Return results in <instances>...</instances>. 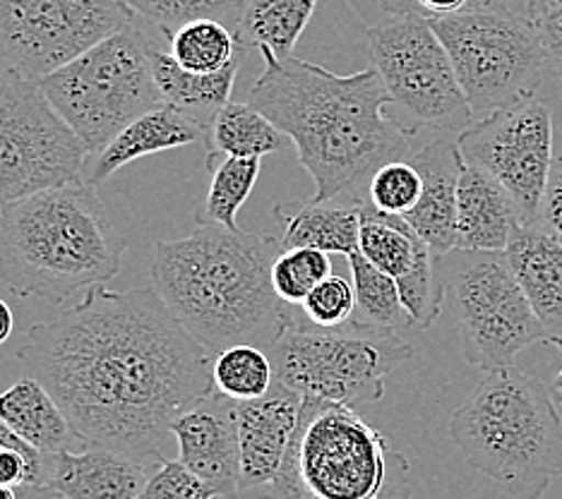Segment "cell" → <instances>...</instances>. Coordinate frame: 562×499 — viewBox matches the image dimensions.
<instances>
[{
	"mask_svg": "<svg viewBox=\"0 0 562 499\" xmlns=\"http://www.w3.org/2000/svg\"><path fill=\"white\" fill-rule=\"evenodd\" d=\"M485 3H495V0H476L474 8H476V5H485ZM509 3H517V5H521L519 0H509ZM380 8L385 10L390 18H406V12H408V0H380ZM521 8H524V5H521Z\"/></svg>",
	"mask_w": 562,
	"mask_h": 499,
	"instance_id": "obj_40",
	"label": "cell"
},
{
	"mask_svg": "<svg viewBox=\"0 0 562 499\" xmlns=\"http://www.w3.org/2000/svg\"><path fill=\"white\" fill-rule=\"evenodd\" d=\"M331 274V260L323 250L291 248L281 250L272 264V288L281 303L303 305Z\"/></svg>",
	"mask_w": 562,
	"mask_h": 499,
	"instance_id": "obj_33",
	"label": "cell"
},
{
	"mask_svg": "<svg viewBox=\"0 0 562 499\" xmlns=\"http://www.w3.org/2000/svg\"><path fill=\"white\" fill-rule=\"evenodd\" d=\"M450 434L471 468L513 499H539L562 473V418L548 384L517 367L485 373Z\"/></svg>",
	"mask_w": 562,
	"mask_h": 499,
	"instance_id": "obj_5",
	"label": "cell"
},
{
	"mask_svg": "<svg viewBox=\"0 0 562 499\" xmlns=\"http://www.w3.org/2000/svg\"><path fill=\"white\" fill-rule=\"evenodd\" d=\"M265 499H277V497H265Z\"/></svg>",
	"mask_w": 562,
	"mask_h": 499,
	"instance_id": "obj_43",
	"label": "cell"
},
{
	"mask_svg": "<svg viewBox=\"0 0 562 499\" xmlns=\"http://www.w3.org/2000/svg\"><path fill=\"white\" fill-rule=\"evenodd\" d=\"M536 224L562 240V151H555L553 169L551 175H548V185L541 200L539 222Z\"/></svg>",
	"mask_w": 562,
	"mask_h": 499,
	"instance_id": "obj_37",
	"label": "cell"
},
{
	"mask_svg": "<svg viewBox=\"0 0 562 499\" xmlns=\"http://www.w3.org/2000/svg\"><path fill=\"white\" fill-rule=\"evenodd\" d=\"M265 70L248 104L265 113L299 151L315 181L313 202H368L380 166L404 159L412 135L385 113L392 104L375 68L337 75L296 56L260 48Z\"/></svg>",
	"mask_w": 562,
	"mask_h": 499,
	"instance_id": "obj_2",
	"label": "cell"
},
{
	"mask_svg": "<svg viewBox=\"0 0 562 499\" xmlns=\"http://www.w3.org/2000/svg\"><path fill=\"white\" fill-rule=\"evenodd\" d=\"M301 408L303 396L277 382L260 399L238 401L240 488H262L277 480L296 434Z\"/></svg>",
	"mask_w": 562,
	"mask_h": 499,
	"instance_id": "obj_17",
	"label": "cell"
},
{
	"mask_svg": "<svg viewBox=\"0 0 562 499\" xmlns=\"http://www.w3.org/2000/svg\"><path fill=\"white\" fill-rule=\"evenodd\" d=\"M366 204V202H363ZM359 202H311L299 209L277 204L281 248H313L323 252H339L351 258L359 252L361 207Z\"/></svg>",
	"mask_w": 562,
	"mask_h": 499,
	"instance_id": "obj_23",
	"label": "cell"
},
{
	"mask_svg": "<svg viewBox=\"0 0 562 499\" xmlns=\"http://www.w3.org/2000/svg\"><path fill=\"white\" fill-rule=\"evenodd\" d=\"M216 490L178 458H164L137 499H214Z\"/></svg>",
	"mask_w": 562,
	"mask_h": 499,
	"instance_id": "obj_36",
	"label": "cell"
},
{
	"mask_svg": "<svg viewBox=\"0 0 562 499\" xmlns=\"http://www.w3.org/2000/svg\"><path fill=\"white\" fill-rule=\"evenodd\" d=\"M151 48L147 34L133 22L40 82L89 157L139 115L164 106Z\"/></svg>",
	"mask_w": 562,
	"mask_h": 499,
	"instance_id": "obj_8",
	"label": "cell"
},
{
	"mask_svg": "<svg viewBox=\"0 0 562 499\" xmlns=\"http://www.w3.org/2000/svg\"><path fill=\"white\" fill-rule=\"evenodd\" d=\"M424 190L416 207L404 219L436 254L457 250V197L464 173V157L457 139L436 137L412 154Z\"/></svg>",
	"mask_w": 562,
	"mask_h": 499,
	"instance_id": "obj_18",
	"label": "cell"
},
{
	"mask_svg": "<svg viewBox=\"0 0 562 499\" xmlns=\"http://www.w3.org/2000/svg\"><path fill=\"white\" fill-rule=\"evenodd\" d=\"M301 310L311 325L317 327H341L353 319L356 313V291L353 281L329 274L313 293Z\"/></svg>",
	"mask_w": 562,
	"mask_h": 499,
	"instance_id": "obj_35",
	"label": "cell"
},
{
	"mask_svg": "<svg viewBox=\"0 0 562 499\" xmlns=\"http://www.w3.org/2000/svg\"><path fill=\"white\" fill-rule=\"evenodd\" d=\"M274 382L303 399L356 406L378 404L385 379L414 358V349L397 331L351 322L317 327L289 322L270 345Z\"/></svg>",
	"mask_w": 562,
	"mask_h": 499,
	"instance_id": "obj_7",
	"label": "cell"
},
{
	"mask_svg": "<svg viewBox=\"0 0 562 499\" xmlns=\"http://www.w3.org/2000/svg\"><path fill=\"white\" fill-rule=\"evenodd\" d=\"M359 252L380 272L397 281L402 300L418 329L436 325L447 300L440 254L430 250L406 219L382 214L366 202L361 207Z\"/></svg>",
	"mask_w": 562,
	"mask_h": 499,
	"instance_id": "obj_15",
	"label": "cell"
},
{
	"mask_svg": "<svg viewBox=\"0 0 562 499\" xmlns=\"http://www.w3.org/2000/svg\"><path fill=\"white\" fill-rule=\"evenodd\" d=\"M420 190H424V181L412 161H390L380 166L375 175L370 178L368 185V202L382 214L390 216H404L412 212L418 200Z\"/></svg>",
	"mask_w": 562,
	"mask_h": 499,
	"instance_id": "obj_34",
	"label": "cell"
},
{
	"mask_svg": "<svg viewBox=\"0 0 562 499\" xmlns=\"http://www.w3.org/2000/svg\"><path fill=\"white\" fill-rule=\"evenodd\" d=\"M87 446L161 464L171 426L214 389V355L155 288H89L18 351Z\"/></svg>",
	"mask_w": 562,
	"mask_h": 499,
	"instance_id": "obj_1",
	"label": "cell"
},
{
	"mask_svg": "<svg viewBox=\"0 0 562 499\" xmlns=\"http://www.w3.org/2000/svg\"><path fill=\"white\" fill-rule=\"evenodd\" d=\"M281 240L198 224L151 252V288L212 355L228 345H270L293 315L272 288Z\"/></svg>",
	"mask_w": 562,
	"mask_h": 499,
	"instance_id": "obj_3",
	"label": "cell"
},
{
	"mask_svg": "<svg viewBox=\"0 0 562 499\" xmlns=\"http://www.w3.org/2000/svg\"><path fill=\"white\" fill-rule=\"evenodd\" d=\"M551 392H553L555 399H560V401H562V370H560V373L553 377V382H551Z\"/></svg>",
	"mask_w": 562,
	"mask_h": 499,
	"instance_id": "obj_42",
	"label": "cell"
},
{
	"mask_svg": "<svg viewBox=\"0 0 562 499\" xmlns=\"http://www.w3.org/2000/svg\"><path fill=\"white\" fill-rule=\"evenodd\" d=\"M207 169L212 173L207 197L195 214L198 224L222 226L226 230H240L236 216L258 183L260 159L226 157L220 151H207Z\"/></svg>",
	"mask_w": 562,
	"mask_h": 499,
	"instance_id": "obj_28",
	"label": "cell"
},
{
	"mask_svg": "<svg viewBox=\"0 0 562 499\" xmlns=\"http://www.w3.org/2000/svg\"><path fill=\"white\" fill-rule=\"evenodd\" d=\"M202 135L204 131L200 125L164 104L155 111L139 115L137 121L123 127L104 149L87 157L80 183L97 188L131 161L149 157V154L193 145Z\"/></svg>",
	"mask_w": 562,
	"mask_h": 499,
	"instance_id": "obj_22",
	"label": "cell"
},
{
	"mask_svg": "<svg viewBox=\"0 0 562 499\" xmlns=\"http://www.w3.org/2000/svg\"><path fill=\"white\" fill-rule=\"evenodd\" d=\"M527 226L513 195L476 166H464L457 197V250L505 252Z\"/></svg>",
	"mask_w": 562,
	"mask_h": 499,
	"instance_id": "obj_21",
	"label": "cell"
},
{
	"mask_svg": "<svg viewBox=\"0 0 562 499\" xmlns=\"http://www.w3.org/2000/svg\"><path fill=\"white\" fill-rule=\"evenodd\" d=\"M0 420L46 456L70 452V444L80 442L58 401L36 377H22L0 394Z\"/></svg>",
	"mask_w": 562,
	"mask_h": 499,
	"instance_id": "obj_25",
	"label": "cell"
},
{
	"mask_svg": "<svg viewBox=\"0 0 562 499\" xmlns=\"http://www.w3.org/2000/svg\"><path fill=\"white\" fill-rule=\"evenodd\" d=\"M214 389L234 401H255L274 387L270 353L260 345H228L212 361Z\"/></svg>",
	"mask_w": 562,
	"mask_h": 499,
	"instance_id": "obj_31",
	"label": "cell"
},
{
	"mask_svg": "<svg viewBox=\"0 0 562 499\" xmlns=\"http://www.w3.org/2000/svg\"><path fill=\"white\" fill-rule=\"evenodd\" d=\"M178 461L222 497L240 490L238 401L212 389L171 426Z\"/></svg>",
	"mask_w": 562,
	"mask_h": 499,
	"instance_id": "obj_16",
	"label": "cell"
},
{
	"mask_svg": "<svg viewBox=\"0 0 562 499\" xmlns=\"http://www.w3.org/2000/svg\"><path fill=\"white\" fill-rule=\"evenodd\" d=\"M121 3L135 20L147 22L169 38L178 27L193 20H216L236 30L248 0H121Z\"/></svg>",
	"mask_w": 562,
	"mask_h": 499,
	"instance_id": "obj_32",
	"label": "cell"
},
{
	"mask_svg": "<svg viewBox=\"0 0 562 499\" xmlns=\"http://www.w3.org/2000/svg\"><path fill=\"white\" fill-rule=\"evenodd\" d=\"M166 42H169V54L178 66L200 75L220 72L243 54V48L236 44L234 30L216 20L188 22Z\"/></svg>",
	"mask_w": 562,
	"mask_h": 499,
	"instance_id": "obj_30",
	"label": "cell"
},
{
	"mask_svg": "<svg viewBox=\"0 0 562 499\" xmlns=\"http://www.w3.org/2000/svg\"><path fill=\"white\" fill-rule=\"evenodd\" d=\"M204 137H207V151L240 159H262L265 154L284 149L289 139L265 113L250 104H236V101H228L216 113Z\"/></svg>",
	"mask_w": 562,
	"mask_h": 499,
	"instance_id": "obj_27",
	"label": "cell"
},
{
	"mask_svg": "<svg viewBox=\"0 0 562 499\" xmlns=\"http://www.w3.org/2000/svg\"><path fill=\"white\" fill-rule=\"evenodd\" d=\"M440 274L471 365L485 373L515 367L524 349L546 341L505 252L452 250L440 258Z\"/></svg>",
	"mask_w": 562,
	"mask_h": 499,
	"instance_id": "obj_10",
	"label": "cell"
},
{
	"mask_svg": "<svg viewBox=\"0 0 562 499\" xmlns=\"http://www.w3.org/2000/svg\"><path fill=\"white\" fill-rule=\"evenodd\" d=\"M317 3L321 0H248L234 30L236 44L243 50L267 48L284 60L293 56Z\"/></svg>",
	"mask_w": 562,
	"mask_h": 499,
	"instance_id": "obj_26",
	"label": "cell"
},
{
	"mask_svg": "<svg viewBox=\"0 0 562 499\" xmlns=\"http://www.w3.org/2000/svg\"><path fill=\"white\" fill-rule=\"evenodd\" d=\"M370 60L412 135L457 139L476 118L457 80L450 54L430 22L416 15L390 18L368 30Z\"/></svg>",
	"mask_w": 562,
	"mask_h": 499,
	"instance_id": "obj_11",
	"label": "cell"
},
{
	"mask_svg": "<svg viewBox=\"0 0 562 499\" xmlns=\"http://www.w3.org/2000/svg\"><path fill=\"white\" fill-rule=\"evenodd\" d=\"M505 254L539 317L546 343L562 351V240L539 224L521 226Z\"/></svg>",
	"mask_w": 562,
	"mask_h": 499,
	"instance_id": "obj_19",
	"label": "cell"
},
{
	"mask_svg": "<svg viewBox=\"0 0 562 499\" xmlns=\"http://www.w3.org/2000/svg\"><path fill=\"white\" fill-rule=\"evenodd\" d=\"M412 466L347 404L303 399L277 499H408Z\"/></svg>",
	"mask_w": 562,
	"mask_h": 499,
	"instance_id": "obj_6",
	"label": "cell"
},
{
	"mask_svg": "<svg viewBox=\"0 0 562 499\" xmlns=\"http://www.w3.org/2000/svg\"><path fill=\"white\" fill-rule=\"evenodd\" d=\"M464 163L491 173L513 195L527 226L539 222L553 169V111L539 97L515 101L457 137Z\"/></svg>",
	"mask_w": 562,
	"mask_h": 499,
	"instance_id": "obj_14",
	"label": "cell"
},
{
	"mask_svg": "<svg viewBox=\"0 0 562 499\" xmlns=\"http://www.w3.org/2000/svg\"><path fill=\"white\" fill-rule=\"evenodd\" d=\"M127 240L97 188L70 183L0 209V281L20 298L63 303L121 272Z\"/></svg>",
	"mask_w": 562,
	"mask_h": 499,
	"instance_id": "obj_4",
	"label": "cell"
},
{
	"mask_svg": "<svg viewBox=\"0 0 562 499\" xmlns=\"http://www.w3.org/2000/svg\"><path fill=\"white\" fill-rule=\"evenodd\" d=\"M238 68L240 58H236L228 68L212 75L188 72L178 66L171 54H164L157 46L151 48V70H155V82L164 104L200 125L204 135H207L216 113L232 101Z\"/></svg>",
	"mask_w": 562,
	"mask_h": 499,
	"instance_id": "obj_24",
	"label": "cell"
},
{
	"mask_svg": "<svg viewBox=\"0 0 562 499\" xmlns=\"http://www.w3.org/2000/svg\"><path fill=\"white\" fill-rule=\"evenodd\" d=\"M349 266L356 291V322L392 331L416 327L414 317L408 315L402 300L397 281L380 272L375 264H370L361 252L351 254Z\"/></svg>",
	"mask_w": 562,
	"mask_h": 499,
	"instance_id": "obj_29",
	"label": "cell"
},
{
	"mask_svg": "<svg viewBox=\"0 0 562 499\" xmlns=\"http://www.w3.org/2000/svg\"><path fill=\"white\" fill-rule=\"evenodd\" d=\"M450 54L474 118L536 97L548 66L539 24L509 0L428 20Z\"/></svg>",
	"mask_w": 562,
	"mask_h": 499,
	"instance_id": "obj_9",
	"label": "cell"
},
{
	"mask_svg": "<svg viewBox=\"0 0 562 499\" xmlns=\"http://www.w3.org/2000/svg\"><path fill=\"white\" fill-rule=\"evenodd\" d=\"M519 3L524 5V10H527V15L533 22H539L546 15H551V12L562 8V0H519Z\"/></svg>",
	"mask_w": 562,
	"mask_h": 499,
	"instance_id": "obj_39",
	"label": "cell"
},
{
	"mask_svg": "<svg viewBox=\"0 0 562 499\" xmlns=\"http://www.w3.org/2000/svg\"><path fill=\"white\" fill-rule=\"evenodd\" d=\"M536 24H539V36L548 66L562 77V8Z\"/></svg>",
	"mask_w": 562,
	"mask_h": 499,
	"instance_id": "obj_38",
	"label": "cell"
},
{
	"mask_svg": "<svg viewBox=\"0 0 562 499\" xmlns=\"http://www.w3.org/2000/svg\"><path fill=\"white\" fill-rule=\"evenodd\" d=\"M133 22L121 0H0V58L42 82Z\"/></svg>",
	"mask_w": 562,
	"mask_h": 499,
	"instance_id": "obj_13",
	"label": "cell"
},
{
	"mask_svg": "<svg viewBox=\"0 0 562 499\" xmlns=\"http://www.w3.org/2000/svg\"><path fill=\"white\" fill-rule=\"evenodd\" d=\"M149 480V464L135 456L87 444L50 461V480L60 499H137Z\"/></svg>",
	"mask_w": 562,
	"mask_h": 499,
	"instance_id": "obj_20",
	"label": "cell"
},
{
	"mask_svg": "<svg viewBox=\"0 0 562 499\" xmlns=\"http://www.w3.org/2000/svg\"><path fill=\"white\" fill-rule=\"evenodd\" d=\"M12 329H15V315H12V307L0 298V345L12 337Z\"/></svg>",
	"mask_w": 562,
	"mask_h": 499,
	"instance_id": "obj_41",
	"label": "cell"
},
{
	"mask_svg": "<svg viewBox=\"0 0 562 499\" xmlns=\"http://www.w3.org/2000/svg\"><path fill=\"white\" fill-rule=\"evenodd\" d=\"M87 149L44 94L15 70L0 72V209L82 181Z\"/></svg>",
	"mask_w": 562,
	"mask_h": 499,
	"instance_id": "obj_12",
	"label": "cell"
}]
</instances>
